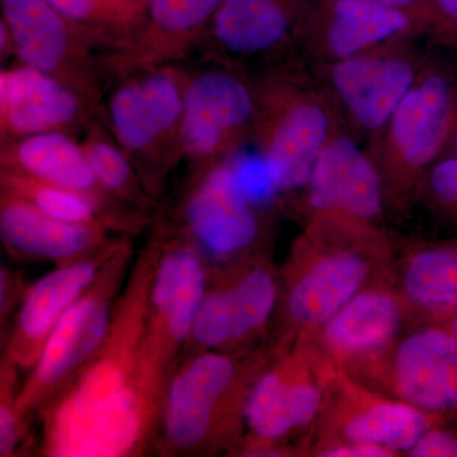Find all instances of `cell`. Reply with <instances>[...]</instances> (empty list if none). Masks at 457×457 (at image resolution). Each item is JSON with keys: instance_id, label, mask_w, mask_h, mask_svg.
<instances>
[{"instance_id": "cell-1", "label": "cell", "mask_w": 457, "mask_h": 457, "mask_svg": "<svg viewBox=\"0 0 457 457\" xmlns=\"http://www.w3.org/2000/svg\"><path fill=\"white\" fill-rule=\"evenodd\" d=\"M159 249L140 258L113 306L110 329L45 411L44 451L54 457L137 455L162 416L167 370L146 345L150 290Z\"/></svg>"}, {"instance_id": "cell-9", "label": "cell", "mask_w": 457, "mask_h": 457, "mask_svg": "<svg viewBox=\"0 0 457 457\" xmlns=\"http://www.w3.org/2000/svg\"><path fill=\"white\" fill-rule=\"evenodd\" d=\"M98 110L53 75L13 62L0 71V145L44 134L83 135Z\"/></svg>"}, {"instance_id": "cell-30", "label": "cell", "mask_w": 457, "mask_h": 457, "mask_svg": "<svg viewBox=\"0 0 457 457\" xmlns=\"http://www.w3.org/2000/svg\"><path fill=\"white\" fill-rule=\"evenodd\" d=\"M228 159L236 170L240 187L254 206L270 203L278 194L269 167L260 153L257 155L236 153Z\"/></svg>"}, {"instance_id": "cell-5", "label": "cell", "mask_w": 457, "mask_h": 457, "mask_svg": "<svg viewBox=\"0 0 457 457\" xmlns=\"http://www.w3.org/2000/svg\"><path fill=\"white\" fill-rule=\"evenodd\" d=\"M0 21L13 38L14 62L53 75L101 113L111 80L99 53L49 0H0Z\"/></svg>"}, {"instance_id": "cell-13", "label": "cell", "mask_w": 457, "mask_h": 457, "mask_svg": "<svg viewBox=\"0 0 457 457\" xmlns=\"http://www.w3.org/2000/svg\"><path fill=\"white\" fill-rule=\"evenodd\" d=\"M236 374L230 357L212 351L197 354L179 370L167 385L162 408L165 438L171 447L197 450L209 441Z\"/></svg>"}, {"instance_id": "cell-3", "label": "cell", "mask_w": 457, "mask_h": 457, "mask_svg": "<svg viewBox=\"0 0 457 457\" xmlns=\"http://www.w3.org/2000/svg\"><path fill=\"white\" fill-rule=\"evenodd\" d=\"M255 83L258 153L278 194L305 188L318 156L337 132L332 107L288 69H267Z\"/></svg>"}, {"instance_id": "cell-7", "label": "cell", "mask_w": 457, "mask_h": 457, "mask_svg": "<svg viewBox=\"0 0 457 457\" xmlns=\"http://www.w3.org/2000/svg\"><path fill=\"white\" fill-rule=\"evenodd\" d=\"M457 117V82L442 65L420 68L383 134L386 161L404 173H420L446 153Z\"/></svg>"}, {"instance_id": "cell-28", "label": "cell", "mask_w": 457, "mask_h": 457, "mask_svg": "<svg viewBox=\"0 0 457 457\" xmlns=\"http://www.w3.org/2000/svg\"><path fill=\"white\" fill-rule=\"evenodd\" d=\"M0 185L3 191L25 198L57 220L104 225L108 228L125 222L87 195L27 176L21 171L0 168Z\"/></svg>"}, {"instance_id": "cell-4", "label": "cell", "mask_w": 457, "mask_h": 457, "mask_svg": "<svg viewBox=\"0 0 457 457\" xmlns=\"http://www.w3.org/2000/svg\"><path fill=\"white\" fill-rule=\"evenodd\" d=\"M258 89L245 69L212 59L188 62L180 156L197 173L227 161L253 139Z\"/></svg>"}, {"instance_id": "cell-22", "label": "cell", "mask_w": 457, "mask_h": 457, "mask_svg": "<svg viewBox=\"0 0 457 457\" xmlns=\"http://www.w3.org/2000/svg\"><path fill=\"white\" fill-rule=\"evenodd\" d=\"M323 390L303 371L279 366L262 375L245 400L246 425L263 441H276L318 416Z\"/></svg>"}, {"instance_id": "cell-31", "label": "cell", "mask_w": 457, "mask_h": 457, "mask_svg": "<svg viewBox=\"0 0 457 457\" xmlns=\"http://www.w3.org/2000/svg\"><path fill=\"white\" fill-rule=\"evenodd\" d=\"M429 188L438 204L457 210V155H446L432 165Z\"/></svg>"}, {"instance_id": "cell-10", "label": "cell", "mask_w": 457, "mask_h": 457, "mask_svg": "<svg viewBox=\"0 0 457 457\" xmlns=\"http://www.w3.org/2000/svg\"><path fill=\"white\" fill-rule=\"evenodd\" d=\"M222 0H145V20L129 46L102 56L111 82L140 69L197 55Z\"/></svg>"}, {"instance_id": "cell-19", "label": "cell", "mask_w": 457, "mask_h": 457, "mask_svg": "<svg viewBox=\"0 0 457 457\" xmlns=\"http://www.w3.org/2000/svg\"><path fill=\"white\" fill-rule=\"evenodd\" d=\"M413 26L405 9L375 0H328L315 29V44L329 64L383 47Z\"/></svg>"}, {"instance_id": "cell-24", "label": "cell", "mask_w": 457, "mask_h": 457, "mask_svg": "<svg viewBox=\"0 0 457 457\" xmlns=\"http://www.w3.org/2000/svg\"><path fill=\"white\" fill-rule=\"evenodd\" d=\"M400 320V308L392 295L363 291L324 324L323 342L337 356H365L392 342Z\"/></svg>"}, {"instance_id": "cell-2", "label": "cell", "mask_w": 457, "mask_h": 457, "mask_svg": "<svg viewBox=\"0 0 457 457\" xmlns=\"http://www.w3.org/2000/svg\"><path fill=\"white\" fill-rule=\"evenodd\" d=\"M188 62L140 69L117 77L102 102V121L137 168L149 194L180 156Z\"/></svg>"}, {"instance_id": "cell-21", "label": "cell", "mask_w": 457, "mask_h": 457, "mask_svg": "<svg viewBox=\"0 0 457 457\" xmlns=\"http://www.w3.org/2000/svg\"><path fill=\"white\" fill-rule=\"evenodd\" d=\"M104 225L74 224L51 218L8 191L0 197V236L12 251L42 260H71L106 240Z\"/></svg>"}, {"instance_id": "cell-29", "label": "cell", "mask_w": 457, "mask_h": 457, "mask_svg": "<svg viewBox=\"0 0 457 457\" xmlns=\"http://www.w3.org/2000/svg\"><path fill=\"white\" fill-rule=\"evenodd\" d=\"M405 294L411 303L429 312L457 308V248L418 252L405 269Z\"/></svg>"}, {"instance_id": "cell-11", "label": "cell", "mask_w": 457, "mask_h": 457, "mask_svg": "<svg viewBox=\"0 0 457 457\" xmlns=\"http://www.w3.org/2000/svg\"><path fill=\"white\" fill-rule=\"evenodd\" d=\"M420 68L403 53L378 47L332 62L328 79L354 125L381 134L416 82Z\"/></svg>"}, {"instance_id": "cell-12", "label": "cell", "mask_w": 457, "mask_h": 457, "mask_svg": "<svg viewBox=\"0 0 457 457\" xmlns=\"http://www.w3.org/2000/svg\"><path fill=\"white\" fill-rule=\"evenodd\" d=\"M196 249L176 245L159 249L150 290L146 345L162 368L192 335L195 319L206 296V276Z\"/></svg>"}, {"instance_id": "cell-14", "label": "cell", "mask_w": 457, "mask_h": 457, "mask_svg": "<svg viewBox=\"0 0 457 457\" xmlns=\"http://www.w3.org/2000/svg\"><path fill=\"white\" fill-rule=\"evenodd\" d=\"M254 207L227 159L197 173L183 215L192 236L207 251L230 255L248 248L260 234Z\"/></svg>"}, {"instance_id": "cell-27", "label": "cell", "mask_w": 457, "mask_h": 457, "mask_svg": "<svg viewBox=\"0 0 457 457\" xmlns=\"http://www.w3.org/2000/svg\"><path fill=\"white\" fill-rule=\"evenodd\" d=\"M80 141L98 182L114 201L139 212L150 206L152 195L101 117L90 122Z\"/></svg>"}, {"instance_id": "cell-16", "label": "cell", "mask_w": 457, "mask_h": 457, "mask_svg": "<svg viewBox=\"0 0 457 457\" xmlns=\"http://www.w3.org/2000/svg\"><path fill=\"white\" fill-rule=\"evenodd\" d=\"M0 168L87 195L128 224L139 213V210L117 203L104 191L82 141L69 132H44L0 145Z\"/></svg>"}, {"instance_id": "cell-20", "label": "cell", "mask_w": 457, "mask_h": 457, "mask_svg": "<svg viewBox=\"0 0 457 457\" xmlns=\"http://www.w3.org/2000/svg\"><path fill=\"white\" fill-rule=\"evenodd\" d=\"M276 299L278 286L269 270H249L231 287L206 294L195 319L192 338L209 350L245 339L267 323Z\"/></svg>"}, {"instance_id": "cell-18", "label": "cell", "mask_w": 457, "mask_h": 457, "mask_svg": "<svg viewBox=\"0 0 457 457\" xmlns=\"http://www.w3.org/2000/svg\"><path fill=\"white\" fill-rule=\"evenodd\" d=\"M98 272L96 258L73 261L36 282L21 306L7 361L33 368L57 321L86 293Z\"/></svg>"}, {"instance_id": "cell-32", "label": "cell", "mask_w": 457, "mask_h": 457, "mask_svg": "<svg viewBox=\"0 0 457 457\" xmlns=\"http://www.w3.org/2000/svg\"><path fill=\"white\" fill-rule=\"evenodd\" d=\"M13 365L7 362V372L5 380L3 378V384H5V393L3 390L2 404H0V455L8 456L13 453L20 438V422L21 418L18 417L16 411L17 395L12 396L9 390V380H11V372Z\"/></svg>"}, {"instance_id": "cell-17", "label": "cell", "mask_w": 457, "mask_h": 457, "mask_svg": "<svg viewBox=\"0 0 457 457\" xmlns=\"http://www.w3.org/2000/svg\"><path fill=\"white\" fill-rule=\"evenodd\" d=\"M394 383L409 404L427 413L457 411V339L449 330L423 328L396 351Z\"/></svg>"}, {"instance_id": "cell-38", "label": "cell", "mask_w": 457, "mask_h": 457, "mask_svg": "<svg viewBox=\"0 0 457 457\" xmlns=\"http://www.w3.org/2000/svg\"><path fill=\"white\" fill-rule=\"evenodd\" d=\"M453 312H453V323H451L450 332L453 333V336L457 339V308Z\"/></svg>"}, {"instance_id": "cell-36", "label": "cell", "mask_w": 457, "mask_h": 457, "mask_svg": "<svg viewBox=\"0 0 457 457\" xmlns=\"http://www.w3.org/2000/svg\"><path fill=\"white\" fill-rule=\"evenodd\" d=\"M375 2L383 3V4L392 5V7L405 9L409 12V9L414 7V5H420V3L426 2V0H375Z\"/></svg>"}, {"instance_id": "cell-25", "label": "cell", "mask_w": 457, "mask_h": 457, "mask_svg": "<svg viewBox=\"0 0 457 457\" xmlns=\"http://www.w3.org/2000/svg\"><path fill=\"white\" fill-rule=\"evenodd\" d=\"M90 44L110 55L134 41L145 20V0H49Z\"/></svg>"}, {"instance_id": "cell-37", "label": "cell", "mask_w": 457, "mask_h": 457, "mask_svg": "<svg viewBox=\"0 0 457 457\" xmlns=\"http://www.w3.org/2000/svg\"><path fill=\"white\" fill-rule=\"evenodd\" d=\"M447 155H457V117L455 125H453V134H451L449 145L446 149Z\"/></svg>"}, {"instance_id": "cell-33", "label": "cell", "mask_w": 457, "mask_h": 457, "mask_svg": "<svg viewBox=\"0 0 457 457\" xmlns=\"http://www.w3.org/2000/svg\"><path fill=\"white\" fill-rule=\"evenodd\" d=\"M413 457H457V435L442 429H428L409 451Z\"/></svg>"}, {"instance_id": "cell-34", "label": "cell", "mask_w": 457, "mask_h": 457, "mask_svg": "<svg viewBox=\"0 0 457 457\" xmlns=\"http://www.w3.org/2000/svg\"><path fill=\"white\" fill-rule=\"evenodd\" d=\"M320 455L326 457H392L395 455V453L385 449V447L375 446V445L347 442L342 446L324 451Z\"/></svg>"}, {"instance_id": "cell-35", "label": "cell", "mask_w": 457, "mask_h": 457, "mask_svg": "<svg viewBox=\"0 0 457 457\" xmlns=\"http://www.w3.org/2000/svg\"><path fill=\"white\" fill-rule=\"evenodd\" d=\"M433 11L440 14L445 25L457 31V0H431Z\"/></svg>"}, {"instance_id": "cell-15", "label": "cell", "mask_w": 457, "mask_h": 457, "mask_svg": "<svg viewBox=\"0 0 457 457\" xmlns=\"http://www.w3.org/2000/svg\"><path fill=\"white\" fill-rule=\"evenodd\" d=\"M309 204L318 212H342L372 220L383 212L380 171L353 137L335 134L318 156L306 185Z\"/></svg>"}, {"instance_id": "cell-26", "label": "cell", "mask_w": 457, "mask_h": 457, "mask_svg": "<svg viewBox=\"0 0 457 457\" xmlns=\"http://www.w3.org/2000/svg\"><path fill=\"white\" fill-rule=\"evenodd\" d=\"M431 429L422 409L407 402H375L361 409L343 428L347 442L375 445L393 453L411 451Z\"/></svg>"}, {"instance_id": "cell-6", "label": "cell", "mask_w": 457, "mask_h": 457, "mask_svg": "<svg viewBox=\"0 0 457 457\" xmlns=\"http://www.w3.org/2000/svg\"><path fill=\"white\" fill-rule=\"evenodd\" d=\"M113 278L97 276L57 321L25 386L18 393L16 411L21 420L55 395L101 347L112 319Z\"/></svg>"}, {"instance_id": "cell-8", "label": "cell", "mask_w": 457, "mask_h": 457, "mask_svg": "<svg viewBox=\"0 0 457 457\" xmlns=\"http://www.w3.org/2000/svg\"><path fill=\"white\" fill-rule=\"evenodd\" d=\"M306 0H222L197 57L245 69L272 62L302 35Z\"/></svg>"}, {"instance_id": "cell-23", "label": "cell", "mask_w": 457, "mask_h": 457, "mask_svg": "<svg viewBox=\"0 0 457 457\" xmlns=\"http://www.w3.org/2000/svg\"><path fill=\"white\" fill-rule=\"evenodd\" d=\"M366 276L368 264L359 254L339 252L320 258L291 288V318L305 327L324 326L359 294Z\"/></svg>"}]
</instances>
